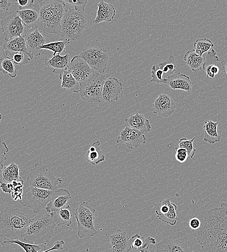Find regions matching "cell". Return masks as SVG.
I'll use <instances>...</instances> for the list:
<instances>
[{
    "instance_id": "6da1fadb",
    "label": "cell",
    "mask_w": 227,
    "mask_h": 252,
    "mask_svg": "<svg viewBox=\"0 0 227 252\" xmlns=\"http://www.w3.org/2000/svg\"><path fill=\"white\" fill-rule=\"evenodd\" d=\"M201 224L192 230L203 252H227V204L195 214Z\"/></svg>"
},
{
    "instance_id": "7a4b0ae2",
    "label": "cell",
    "mask_w": 227,
    "mask_h": 252,
    "mask_svg": "<svg viewBox=\"0 0 227 252\" xmlns=\"http://www.w3.org/2000/svg\"><path fill=\"white\" fill-rule=\"evenodd\" d=\"M39 17L35 27L46 34H60V23L66 6L64 0H39Z\"/></svg>"
},
{
    "instance_id": "3957f363",
    "label": "cell",
    "mask_w": 227,
    "mask_h": 252,
    "mask_svg": "<svg viewBox=\"0 0 227 252\" xmlns=\"http://www.w3.org/2000/svg\"><path fill=\"white\" fill-rule=\"evenodd\" d=\"M56 224L50 214L30 219L21 234L25 242L33 244H46L53 235Z\"/></svg>"
},
{
    "instance_id": "277c9868",
    "label": "cell",
    "mask_w": 227,
    "mask_h": 252,
    "mask_svg": "<svg viewBox=\"0 0 227 252\" xmlns=\"http://www.w3.org/2000/svg\"><path fill=\"white\" fill-rule=\"evenodd\" d=\"M29 220L28 215L18 209L7 206L0 212V236L18 239Z\"/></svg>"
},
{
    "instance_id": "5b68a950",
    "label": "cell",
    "mask_w": 227,
    "mask_h": 252,
    "mask_svg": "<svg viewBox=\"0 0 227 252\" xmlns=\"http://www.w3.org/2000/svg\"><path fill=\"white\" fill-rule=\"evenodd\" d=\"M87 22L84 12L69 8L64 11L60 23V35L62 38L74 40L84 32Z\"/></svg>"
},
{
    "instance_id": "8992f818",
    "label": "cell",
    "mask_w": 227,
    "mask_h": 252,
    "mask_svg": "<svg viewBox=\"0 0 227 252\" xmlns=\"http://www.w3.org/2000/svg\"><path fill=\"white\" fill-rule=\"evenodd\" d=\"M27 180L30 186L52 191L58 189L57 185L63 182L60 178L56 177L46 165L39 162L31 169Z\"/></svg>"
},
{
    "instance_id": "52a82bcc",
    "label": "cell",
    "mask_w": 227,
    "mask_h": 252,
    "mask_svg": "<svg viewBox=\"0 0 227 252\" xmlns=\"http://www.w3.org/2000/svg\"><path fill=\"white\" fill-rule=\"evenodd\" d=\"M95 212V209L85 201L76 208L74 216L78 226L77 235L80 238L93 236L98 233L94 225Z\"/></svg>"
},
{
    "instance_id": "ba28073f",
    "label": "cell",
    "mask_w": 227,
    "mask_h": 252,
    "mask_svg": "<svg viewBox=\"0 0 227 252\" xmlns=\"http://www.w3.org/2000/svg\"><path fill=\"white\" fill-rule=\"evenodd\" d=\"M55 191L45 190L29 186L23 193L20 203L29 207L34 213L40 212L51 201Z\"/></svg>"
},
{
    "instance_id": "9c48e42d",
    "label": "cell",
    "mask_w": 227,
    "mask_h": 252,
    "mask_svg": "<svg viewBox=\"0 0 227 252\" xmlns=\"http://www.w3.org/2000/svg\"><path fill=\"white\" fill-rule=\"evenodd\" d=\"M104 75L93 72L87 79L80 84L79 93L82 99L89 102H100L106 80Z\"/></svg>"
},
{
    "instance_id": "30bf717a",
    "label": "cell",
    "mask_w": 227,
    "mask_h": 252,
    "mask_svg": "<svg viewBox=\"0 0 227 252\" xmlns=\"http://www.w3.org/2000/svg\"><path fill=\"white\" fill-rule=\"evenodd\" d=\"M79 55L91 68L99 73L105 71L109 59L106 49L98 47L84 49Z\"/></svg>"
},
{
    "instance_id": "8fae6325",
    "label": "cell",
    "mask_w": 227,
    "mask_h": 252,
    "mask_svg": "<svg viewBox=\"0 0 227 252\" xmlns=\"http://www.w3.org/2000/svg\"><path fill=\"white\" fill-rule=\"evenodd\" d=\"M1 29L5 41L14 37L21 36L27 29L15 11H6L1 18Z\"/></svg>"
},
{
    "instance_id": "7c38bea8",
    "label": "cell",
    "mask_w": 227,
    "mask_h": 252,
    "mask_svg": "<svg viewBox=\"0 0 227 252\" xmlns=\"http://www.w3.org/2000/svg\"><path fill=\"white\" fill-rule=\"evenodd\" d=\"M177 205L169 198L161 200L157 205L155 212L161 221L170 225H174L179 218L177 216Z\"/></svg>"
},
{
    "instance_id": "4fadbf2b",
    "label": "cell",
    "mask_w": 227,
    "mask_h": 252,
    "mask_svg": "<svg viewBox=\"0 0 227 252\" xmlns=\"http://www.w3.org/2000/svg\"><path fill=\"white\" fill-rule=\"evenodd\" d=\"M2 245H8L15 244L20 246L25 252H49L52 251H61L63 249L64 241L62 240H57L54 242V246L48 250L44 244H33L22 242L18 239H11L4 238L0 240Z\"/></svg>"
},
{
    "instance_id": "5bb4252c",
    "label": "cell",
    "mask_w": 227,
    "mask_h": 252,
    "mask_svg": "<svg viewBox=\"0 0 227 252\" xmlns=\"http://www.w3.org/2000/svg\"><path fill=\"white\" fill-rule=\"evenodd\" d=\"M75 79L80 84L94 72L89 65L80 56H74L67 66Z\"/></svg>"
},
{
    "instance_id": "9a60e30c",
    "label": "cell",
    "mask_w": 227,
    "mask_h": 252,
    "mask_svg": "<svg viewBox=\"0 0 227 252\" xmlns=\"http://www.w3.org/2000/svg\"><path fill=\"white\" fill-rule=\"evenodd\" d=\"M145 142L146 138L143 133L128 126L120 132L116 141L117 143H125L129 149L137 147Z\"/></svg>"
},
{
    "instance_id": "2e32d148",
    "label": "cell",
    "mask_w": 227,
    "mask_h": 252,
    "mask_svg": "<svg viewBox=\"0 0 227 252\" xmlns=\"http://www.w3.org/2000/svg\"><path fill=\"white\" fill-rule=\"evenodd\" d=\"M153 112L162 117L170 116L176 109V104L172 98L161 94L156 99L153 104Z\"/></svg>"
},
{
    "instance_id": "e0dca14e",
    "label": "cell",
    "mask_w": 227,
    "mask_h": 252,
    "mask_svg": "<svg viewBox=\"0 0 227 252\" xmlns=\"http://www.w3.org/2000/svg\"><path fill=\"white\" fill-rule=\"evenodd\" d=\"M155 252H190L188 245L176 237L169 236L163 238L156 245Z\"/></svg>"
},
{
    "instance_id": "ac0fdd59",
    "label": "cell",
    "mask_w": 227,
    "mask_h": 252,
    "mask_svg": "<svg viewBox=\"0 0 227 252\" xmlns=\"http://www.w3.org/2000/svg\"><path fill=\"white\" fill-rule=\"evenodd\" d=\"M122 90V83L116 78L109 77L106 79L103 85L102 100L108 103L117 101Z\"/></svg>"
},
{
    "instance_id": "d6986e66",
    "label": "cell",
    "mask_w": 227,
    "mask_h": 252,
    "mask_svg": "<svg viewBox=\"0 0 227 252\" xmlns=\"http://www.w3.org/2000/svg\"><path fill=\"white\" fill-rule=\"evenodd\" d=\"M28 50L34 55L38 56L40 55L41 47L45 44L46 38L35 29L23 35Z\"/></svg>"
},
{
    "instance_id": "ffe728a7",
    "label": "cell",
    "mask_w": 227,
    "mask_h": 252,
    "mask_svg": "<svg viewBox=\"0 0 227 252\" xmlns=\"http://www.w3.org/2000/svg\"><path fill=\"white\" fill-rule=\"evenodd\" d=\"M109 247L113 252H129L131 243L127 232L118 229L110 235Z\"/></svg>"
},
{
    "instance_id": "44dd1931",
    "label": "cell",
    "mask_w": 227,
    "mask_h": 252,
    "mask_svg": "<svg viewBox=\"0 0 227 252\" xmlns=\"http://www.w3.org/2000/svg\"><path fill=\"white\" fill-rule=\"evenodd\" d=\"M3 49L7 57L9 58L15 52H23L32 59L34 55L28 50L24 37L18 36L10 39L3 45Z\"/></svg>"
},
{
    "instance_id": "7402d4cb",
    "label": "cell",
    "mask_w": 227,
    "mask_h": 252,
    "mask_svg": "<svg viewBox=\"0 0 227 252\" xmlns=\"http://www.w3.org/2000/svg\"><path fill=\"white\" fill-rule=\"evenodd\" d=\"M71 198L70 193L66 189L60 188L55 191L52 199L45 207L48 213L58 211L66 206Z\"/></svg>"
},
{
    "instance_id": "603a6c76",
    "label": "cell",
    "mask_w": 227,
    "mask_h": 252,
    "mask_svg": "<svg viewBox=\"0 0 227 252\" xmlns=\"http://www.w3.org/2000/svg\"><path fill=\"white\" fill-rule=\"evenodd\" d=\"M27 28L35 27L39 17V5L32 3L27 7L16 11Z\"/></svg>"
},
{
    "instance_id": "cb8c5ba5",
    "label": "cell",
    "mask_w": 227,
    "mask_h": 252,
    "mask_svg": "<svg viewBox=\"0 0 227 252\" xmlns=\"http://www.w3.org/2000/svg\"><path fill=\"white\" fill-rule=\"evenodd\" d=\"M167 84L173 90L179 89L190 93L192 89V81L189 76L179 72L167 77Z\"/></svg>"
},
{
    "instance_id": "d4e9b609",
    "label": "cell",
    "mask_w": 227,
    "mask_h": 252,
    "mask_svg": "<svg viewBox=\"0 0 227 252\" xmlns=\"http://www.w3.org/2000/svg\"><path fill=\"white\" fill-rule=\"evenodd\" d=\"M127 126L136 129L142 133L147 132L151 129L150 121L143 114L137 112L131 115L125 119Z\"/></svg>"
},
{
    "instance_id": "484cf974",
    "label": "cell",
    "mask_w": 227,
    "mask_h": 252,
    "mask_svg": "<svg viewBox=\"0 0 227 252\" xmlns=\"http://www.w3.org/2000/svg\"><path fill=\"white\" fill-rule=\"evenodd\" d=\"M97 16L93 21V24H98L101 22H110L114 17L115 10L114 6L110 3L100 0L98 4Z\"/></svg>"
},
{
    "instance_id": "4316f807",
    "label": "cell",
    "mask_w": 227,
    "mask_h": 252,
    "mask_svg": "<svg viewBox=\"0 0 227 252\" xmlns=\"http://www.w3.org/2000/svg\"><path fill=\"white\" fill-rule=\"evenodd\" d=\"M204 57L205 60L203 69L206 72V77L209 79H213L219 72V67L217 65L219 58L213 49L208 51Z\"/></svg>"
},
{
    "instance_id": "83f0119b",
    "label": "cell",
    "mask_w": 227,
    "mask_h": 252,
    "mask_svg": "<svg viewBox=\"0 0 227 252\" xmlns=\"http://www.w3.org/2000/svg\"><path fill=\"white\" fill-rule=\"evenodd\" d=\"M53 72L59 75V79L61 80V87L75 93L79 92V83L67 68L63 70H53Z\"/></svg>"
},
{
    "instance_id": "f1b7e54d",
    "label": "cell",
    "mask_w": 227,
    "mask_h": 252,
    "mask_svg": "<svg viewBox=\"0 0 227 252\" xmlns=\"http://www.w3.org/2000/svg\"><path fill=\"white\" fill-rule=\"evenodd\" d=\"M54 222L60 227L70 226L72 223V209L67 205L58 211L50 213Z\"/></svg>"
},
{
    "instance_id": "f546056e",
    "label": "cell",
    "mask_w": 227,
    "mask_h": 252,
    "mask_svg": "<svg viewBox=\"0 0 227 252\" xmlns=\"http://www.w3.org/2000/svg\"><path fill=\"white\" fill-rule=\"evenodd\" d=\"M20 171L19 166L14 162L3 166L0 169V183H11L22 179L19 175Z\"/></svg>"
},
{
    "instance_id": "4dcf8cb0",
    "label": "cell",
    "mask_w": 227,
    "mask_h": 252,
    "mask_svg": "<svg viewBox=\"0 0 227 252\" xmlns=\"http://www.w3.org/2000/svg\"><path fill=\"white\" fill-rule=\"evenodd\" d=\"M131 246L134 252H147L150 244H155L156 239L151 236L145 238L135 234L130 238Z\"/></svg>"
},
{
    "instance_id": "1f68e13d",
    "label": "cell",
    "mask_w": 227,
    "mask_h": 252,
    "mask_svg": "<svg viewBox=\"0 0 227 252\" xmlns=\"http://www.w3.org/2000/svg\"><path fill=\"white\" fill-rule=\"evenodd\" d=\"M184 60L192 71L196 72L203 69L205 58L203 56H200L193 49L185 53Z\"/></svg>"
},
{
    "instance_id": "d6a6232c",
    "label": "cell",
    "mask_w": 227,
    "mask_h": 252,
    "mask_svg": "<svg viewBox=\"0 0 227 252\" xmlns=\"http://www.w3.org/2000/svg\"><path fill=\"white\" fill-rule=\"evenodd\" d=\"M219 122H214L212 120L205 122L203 126L204 130L203 140L210 144H214L220 141L221 137L217 133V126Z\"/></svg>"
},
{
    "instance_id": "836d02e7",
    "label": "cell",
    "mask_w": 227,
    "mask_h": 252,
    "mask_svg": "<svg viewBox=\"0 0 227 252\" xmlns=\"http://www.w3.org/2000/svg\"><path fill=\"white\" fill-rule=\"evenodd\" d=\"M71 60L69 54L61 56L57 53L51 58H45L44 64L47 67L53 68L54 70H63L67 68Z\"/></svg>"
},
{
    "instance_id": "e575fe53",
    "label": "cell",
    "mask_w": 227,
    "mask_h": 252,
    "mask_svg": "<svg viewBox=\"0 0 227 252\" xmlns=\"http://www.w3.org/2000/svg\"><path fill=\"white\" fill-rule=\"evenodd\" d=\"M100 144L101 142L99 140L94 142L86 154L87 160L92 165H96L105 158V154L99 147Z\"/></svg>"
},
{
    "instance_id": "d590c367",
    "label": "cell",
    "mask_w": 227,
    "mask_h": 252,
    "mask_svg": "<svg viewBox=\"0 0 227 252\" xmlns=\"http://www.w3.org/2000/svg\"><path fill=\"white\" fill-rule=\"evenodd\" d=\"M70 40L62 38L56 42L45 44L41 47V49L49 50L53 52V55L56 53H62L65 51L66 47L70 43Z\"/></svg>"
},
{
    "instance_id": "8d00e7d4",
    "label": "cell",
    "mask_w": 227,
    "mask_h": 252,
    "mask_svg": "<svg viewBox=\"0 0 227 252\" xmlns=\"http://www.w3.org/2000/svg\"><path fill=\"white\" fill-rule=\"evenodd\" d=\"M158 65L164 73V76L167 77L173 74L176 71V64L172 55H170L165 61L160 62ZM165 78V77H164Z\"/></svg>"
},
{
    "instance_id": "74e56055",
    "label": "cell",
    "mask_w": 227,
    "mask_h": 252,
    "mask_svg": "<svg viewBox=\"0 0 227 252\" xmlns=\"http://www.w3.org/2000/svg\"><path fill=\"white\" fill-rule=\"evenodd\" d=\"M214 47L212 42L206 38H199L194 43V50L200 56Z\"/></svg>"
},
{
    "instance_id": "f35d334b",
    "label": "cell",
    "mask_w": 227,
    "mask_h": 252,
    "mask_svg": "<svg viewBox=\"0 0 227 252\" xmlns=\"http://www.w3.org/2000/svg\"><path fill=\"white\" fill-rule=\"evenodd\" d=\"M0 71L4 74H8L12 78L16 76V70L13 60L7 57L0 62Z\"/></svg>"
},
{
    "instance_id": "ab89813d",
    "label": "cell",
    "mask_w": 227,
    "mask_h": 252,
    "mask_svg": "<svg viewBox=\"0 0 227 252\" xmlns=\"http://www.w3.org/2000/svg\"><path fill=\"white\" fill-rule=\"evenodd\" d=\"M195 139V137L190 140H188L185 138H181L180 139L177 146L185 149L188 157L191 158H193L196 152V149L193 146V142Z\"/></svg>"
},
{
    "instance_id": "60d3db41",
    "label": "cell",
    "mask_w": 227,
    "mask_h": 252,
    "mask_svg": "<svg viewBox=\"0 0 227 252\" xmlns=\"http://www.w3.org/2000/svg\"><path fill=\"white\" fill-rule=\"evenodd\" d=\"M152 79L151 81L157 83L167 84V79H165L164 73L159 68L158 64H154L152 66L151 72Z\"/></svg>"
},
{
    "instance_id": "b9f144b4",
    "label": "cell",
    "mask_w": 227,
    "mask_h": 252,
    "mask_svg": "<svg viewBox=\"0 0 227 252\" xmlns=\"http://www.w3.org/2000/svg\"><path fill=\"white\" fill-rule=\"evenodd\" d=\"M24 180L21 179L19 180L14 181L11 183L12 185V191L11 196L14 201H17L22 199L23 195V187L24 185Z\"/></svg>"
},
{
    "instance_id": "7bdbcfd3",
    "label": "cell",
    "mask_w": 227,
    "mask_h": 252,
    "mask_svg": "<svg viewBox=\"0 0 227 252\" xmlns=\"http://www.w3.org/2000/svg\"><path fill=\"white\" fill-rule=\"evenodd\" d=\"M9 58L13 60L14 64L19 65L26 64L31 60L26 54L20 52L13 53Z\"/></svg>"
},
{
    "instance_id": "ee69618b",
    "label": "cell",
    "mask_w": 227,
    "mask_h": 252,
    "mask_svg": "<svg viewBox=\"0 0 227 252\" xmlns=\"http://www.w3.org/2000/svg\"><path fill=\"white\" fill-rule=\"evenodd\" d=\"M64 1L66 5H72L75 10L79 12H84L85 6L87 3V0H65Z\"/></svg>"
},
{
    "instance_id": "f6af8a7d",
    "label": "cell",
    "mask_w": 227,
    "mask_h": 252,
    "mask_svg": "<svg viewBox=\"0 0 227 252\" xmlns=\"http://www.w3.org/2000/svg\"><path fill=\"white\" fill-rule=\"evenodd\" d=\"M176 153L175 158L177 161L180 163H184L188 157L185 149L176 147L175 148Z\"/></svg>"
},
{
    "instance_id": "bcb514c9",
    "label": "cell",
    "mask_w": 227,
    "mask_h": 252,
    "mask_svg": "<svg viewBox=\"0 0 227 252\" xmlns=\"http://www.w3.org/2000/svg\"><path fill=\"white\" fill-rule=\"evenodd\" d=\"M8 151L9 148L6 143L0 141V169L3 166V162L7 159L5 156Z\"/></svg>"
},
{
    "instance_id": "7dc6e473",
    "label": "cell",
    "mask_w": 227,
    "mask_h": 252,
    "mask_svg": "<svg viewBox=\"0 0 227 252\" xmlns=\"http://www.w3.org/2000/svg\"><path fill=\"white\" fill-rule=\"evenodd\" d=\"M188 223L192 230H197L199 229L201 224L199 219L194 216L189 220Z\"/></svg>"
},
{
    "instance_id": "c3c4849f",
    "label": "cell",
    "mask_w": 227,
    "mask_h": 252,
    "mask_svg": "<svg viewBox=\"0 0 227 252\" xmlns=\"http://www.w3.org/2000/svg\"><path fill=\"white\" fill-rule=\"evenodd\" d=\"M12 2L17 4L19 5V9H21L27 7L30 4L34 3V1L33 0H14Z\"/></svg>"
},
{
    "instance_id": "681fc988",
    "label": "cell",
    "mask_w": 227,
    "mask_h": 252,
    "mask_svg": "<svg viewBox=\"0 0 227 252\" xmlns=\"http://www.w3.org/2000/svg\"><path fill=\"white\" fill-rule=\"evenodd\" d=\"M0 188L3 192L11 194L12 191V185L11 183H0Z\"/></svg>"
},
{
    "instance_id": "f907efd6",
    "label": "cell",
    "mask_w": 227,
    "mask_h": 252,
    "mask_svg": "<svg viewBox=\"0 0 227 252\" xmlns=\"http://www.w3.org/2000/svg\"><path fill=\"white\" fill-rule=\"evenodd\" d=\"M12 4V1L9 0H0V9L8 11Z\"/></svg>"
},
{
    "instance_id": "816d5d0a",
    "label": "cell",
    "mask_w": 227,
    "mask_h": 252,
    "mask_svg": "<svg viewBox=\"0 0 227 252\" xmlns=\"http://www.w3.org/2000/svg\"><path fill=\"white\" fill-rule=\"evenodd\" d=\"M223 77L227 79V59H223L220 63Z\"/></svg>"
},
{
    "instance_id": "f5cc1de1",
    "label": "cell",
    "mask_w": 227,
    "mask_h": 252,
    "mask_svg": "<svg viewBox=\"0 0 227 252\" xmlns=\"http://www.w3.org/2000/svg\"><path fill=\"white\" fill-rule=\"evenodd\" d=\"M6 57V56L3 48L0 47V62Z\"/></svg>"
},
{
    "instance_id": "db71d44e",
    "label": "cell",
    "mask_w": 227,
    "mask_h": 252,
    "mask_svg": "<svg viewBox=\"0 0 227 252\" xmlns=\"http://www.w3.org/2000/svg\"><path fill=\"white\" fill-rule=\"evenodd\" d=\"M2 114L1 113H0V122L1 118H2Z\"/></svg>"
}]
</instances>
